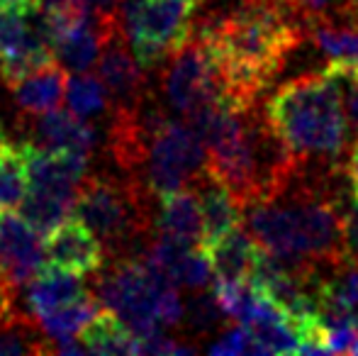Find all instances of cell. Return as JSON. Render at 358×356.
<instances>
[{"instance_id":"cell-1","label":"cell","mask_w":358,"mask_h":356,"mask_svg":"<svg viewBox=\"0 0 358 356\" xmlns=\"http://www.w3.org/2000/svg\"><path fill=\"white\" fill-rule=\"evenodd\" d=\"M271 129L297 166L344 169L349 157V132L339 95L320 73H302L283 83L264 108Z\"/></svg>"},{"instance_id":"cell-2","label":"cell","mask_w":358,"mask_h":356,"mask_svg":"<svg viewBox=\"0 0 358 356\" xmlns=\"http://www.w3.org/2000/svg\"><path fill=\"white\" fill-rule=\"evenodd\" d=\"M200 0H124L122 24L137 62L149 71L166 64L193 34Z\"/></svg>"},{"instance_id":"cell-3","label":"cell","mask_w":358,"mask_h":356,"mask_svg":"<svg viewBox=\"0 0 358 356\" xmlns=\"http://www.w3.org/2000/svg\"><path fill=\"white\" fill-rule=\"evenodd\" d=\"M208 171V149L190 122L166 120L151 137L139 178L156 195L190 188Z\"/></svg>"},{"instance_id":"cell-4","label":"cell","mask_w":358,"mask_h":356,"mask_svg":"<svg viewBox=\"0 0 358 356\" xmlns=\"http://www.w3.org/2000/svg\"><path fill=\"white\" fill-rule=\"evenodd\" d=\"M161 88H164L171 108L178 110L183 118L195 113L208 100L222 95L217 64L203 39L190 34L188 42L166 59Z\"/></svg>"},{"instance_id":"cell-5","label":"cell","mask_w":358,"mask_h":356,"mask_svg":"<svg viewBox=\"0 0 358 356\" xmlns=\"http://www.w3.org/2000/svg\"><path fill=\"white\" fill-rule=\"evenodd\" d=\"M42 234L22 215L0 213V298H15L47 262Z\"/></svg>"},{"instance_id":"cell-6","label":"cell","mask_w":358,"mask_h":356,"mask_svg":"<svg viewBox=\"0 0 358 356\" xmlns=\"http://www.w3.org/2000/svg\"><path fill=\"white\" fill-rule=\"evenodd\" d=\"M98 76L110 95V108H139L151 95L146 69L132 54L124 32L115 34L103 44L98 57Z\"/></svg>"},{"instance_id":"cell-7","label":"cell","mask_w":358,"mask_h":356,"mask_svg":"<svg viewBox=\"0 0 358 356\" xmlns=\"http://www.w3.org/2000/svg\"><path fill=\"white\" fill-rule=\"evenodd\" d=\"M44 252H47L49 264L78 276H95L108 259L98 234L76 218L64 220L57 229L47 234Z\"/></svg>"},{"instance_id":"cell-8","label":"cell","mask_w":358,"mask_h":356,"mask_svg":"<svg viewBox=\"0 0 358 356\" xmlns=\"http://www.w3.org/2000/svg\"><path fill=\"white\" fill-rule=\"evenodd\" d=\"M29 166V188L49 190L59 195H78L83 178L88 176L90 157L76 152H52V149L37 147L32 139L22 142Z\"/></svg>"},{"instance_id":"cell-9","label":"cell","mask_w":358,"mask_h":356,"mask_svg":"<svg viewBox=\"0 0 358 356\" xmlns=\"http://www.w3.org/2000/svg\"><path fill=\"white\" fill-rule=\"evenodd\" d=\"M32 120V142L52 152H76L90 157L98 142L95 127L71 110H49Z\"/></svg>"},{"instance_id":"cell-10","label":"cell","mask_w":358,"mask_h":356,"mask_svg":"<svg viewBox=\"0 0 358 356\" xmlns=\"http://www.w3.org/2000/svg\"><path fill=\"white\" fill-rule=\"evenodd\" d=\"M251 337V354H300V334L280 305L261 295L244 325Z\"/></svg>"},{"instance_id":"cell-11","label":"cell","mask_w":358,"mask_h":356,"mask_svg":"<svg viewBox=\"0 0 358 356\" xmlns=\"http://www.w3.org/2000/svg\"><path fill=\"white\" fill-rule=\"evenodd\" d=\"M66 86L69 69L62 62H52L15 81L10 90L20 110V120L37 118V115L59 108V103L66 98Z\"/></svg>"},{"instance_id":"cell-12","label":"cell","mask_w":358,"mask_h":356,"mask_svg":"<svg viewBox=\"0 0 358 356\" xmlns=\"http://www.w3.org/2000/svg\"><path fill=\"white\" fill-rule=\"evenodd\" d=\"M193 190L198 193L200 210H203V244L200 247H208L234 227H239L241 215H244L241 205L222 180L205 171L193 183Z\"/></svg>"},{"instance_id":"cell-13","label":"cell","mask_w":358,"mask_h":356,"mask_svg":"<svg viewBox=\"0 0 358 356\" xmlns=\"http://www.w3.org/2000/svg\"><path fill=\"white\" fill-rule=\"evenodd\" d=\"M85 295H90V290L78 278V273L59 269L54 264H49V266L44 264L42 271L27 283L24 303H27L29 313L39 320L54 310L64 308V305H71L76 300L85 298Z\"/></svg>"},{"instance_id":"cell-14","label":"cell","mask_w":358,"mask_h":356,"mask_svg":"<svg viewBox=\"0 0 358 356\" xmlns=\"http://www.w3.org/2000/svg\"><path fill=\"white\" fill-rule=\"evenodd\" d=\"M203 249L210 259V266H213V276L217 283H241V280H249L251 271H254L256 254H259L256 239L241 225Z\"/></svg>"},{"instance_id":"cell-15","label":"cell","mask_w":358,"mask_h":356,"mask_svg":"<svg viewBox=\"0 0 358 356\" xmlns=\"http://www.w3.org/2000/svg\"><path fill=\"white\" fill-rule=\"evenodd\" d=\"M156 229L169 232L183 242L203 244V210L193 188L176 190L156 200Z\"/></svg>"},{"instance_id":"cell-16","label":"cell","mask_w":358,"mask_h":356,"mask_svg":"<svg viewBox=\"0 0 358 356\" xmlns=\"http://www.w3.org/2000/svg\"><path fill=\"white\" fill-rule=\"evenodd\" d=\"M88 354H137V337L110 308H100L80 332Z\"/></svg>"},{"instance_id":"cell-17","label":"cell","mask_w":358,"mask_h":356,"mask_svg":"<svg viewBox=\"0 0 358 356\" xmlns=\"http://www.w3.org/2000/svg\"><path fill=\"white\" fill-rule=\"evenodd\" d=\"M73 195H59L49 193V190L29 188L24 200L20 203V215L27 220V225L34 232L47 237L64 220H69V215H73Z\"/></svg>"},{"instance_id":"cell-18","label":"cell","mask_w":358,"mask_h":356,"mask_svg":"<svg viewBox=\"0 0 358 356\" xmlns=\"http://www.w3.org/2000/svg\"><path fill=\"white\" fill-rule=\"evenodd\" d=\"M29 190V166L22 142H8L0 147V213L20 208Z\"/></svg>"},{"instance_id":"cell-19","label":"cell","mask_w":358,"mask_h":356,"mask_svg":"<svg viewBox=\"0 0 358 356\" xmlns=\"http://www.w3.org/2000/svg\"><path fill=\"white\" fill-rule=\"evenodd\" d=\"M100 52H103V37H100L93 20L71 29V32H66L54 44L57 62H62L73 73L88 71L93 64H98Z\"/></svg>"},{"instance_id":"cell-20","label":"cell","mask_w":358,"mask_h":356,"mask_svg":"<svg viewBox=\"0 0 358 356\" xmlns=\"http://www.w3.org/2000/svg\"><path fill=\"white\" fill-rule=\"evenodd\" d=\"M322 76L331 83L339 95L341 113L346 120L349 144L358 139V62H327Z\"/></svg>"},{"instance_id":"cell-21","label":"cell","mask_w":358,"mask_h":356,"mask_svg":"<svg viewBox=\"0 0 358 356\" xmlns=\"http://www.w3.org/2000/svg\"><path fill=\"white\" fill-rule=\"evenodd\" d=\"M100 308H103V305H100L98 298L90 293V295H85V298L76 300L71 305H64V308L44 315V318H39L37 322L42 325L44 334H47L49 339L64 342V339L78 337V334L83 332V327L93 320V315L98 313Z\"/></svg>"},{"instance_id":"cell-22","label":"cell","mask_w":358,"mask_h":356,"mask_svg":"<svg viewBox=\"0 0 358 356\" xmlns=\"http://www.w3.org/2000/svg\"><path fill=\"white\" fill-rule=\"evenodd\" d=\"M110 95L105 83L100 81V76L90 71H80L73 78H69L66 86V108L71 113L80 115V118L90 120L95 115H103L105 110H110Z\"/></svg>"},{"instance_id":"cell-23","label":"cell","mask_w":358,"mask_h":356,"mask_svg":"<svg viewBox=\"0 0 358 356\" xmlns=\"http://www.w3.org/2000/svg\"><path fill=\"white\" fill-rule=\"evenodd\" d=\"M227 313L222 310L220 300H217L215 290L210 293L208 288L195 290L193 300L185 305V318L183 325L195 334V337H208L224 327Z\"/></svg>"},{"instance_id":"cell-24","label":"cell","mask_w":358,"mask_h":356,"mask_svg":"<svg viewBox=\"0 0 358 356\" xmlns=\"http://www.w3.org/2000/svg\"><path fill=\"white\" fill-rule=\"evenodd\" d=\"M42 8L39 10L0 8V64L24 42L27 32L32 29L34 17L42 13Z\"/></svg>"},{"instance_id":"cell-25","label":"cell","mask_w":358,"mask_h":356,"mask_svg":"<svg viewBox=\"0 0 358 356\" xmlns=\"http://www.w3.org/2000/svg\"><path fill=\"white\" fill-rule=\"evenodd\" d=\"M213 266H210V259L208 254H205V249H190L188 257L183 259V264H180L178 273H176V283L183 285V288L188 290H203L210 285V280H213Z\"/></svg>"},{"instance_id":"cell-26","label":"cell","mask_w":358,"mask_h":356,"mask_svg":"<svg viewBox=\"0 0 358 356\" xmlns=\"http://www.w3.org/2000/svg\"><path fill=\"white\" fill-rule=\"evenodd\" d=\"M210 354H227V356H239V354H251V337L246 332L244 325L239 327H229L222 332V337L208 347Z\"/></svg>"},{"instance_id":"cell-27","label":"cell","mask_w":358,"mask_h":356,"mask_svg":"<svg viewBox=\"0 0 358 356\" xmlns=\"http://www.w3.org/2000/svg\"><path fill=\"white\" fill-rule=\"evenodd\" d=\"M341 222H344V249H346V262L358 266V198L351 193L349 203L344 205L341 213Z\"/></svg>"},{"instance_id":"cell-28","label":"cell","mask_w":358,"mask_h":356,"mask_svg":"<svg viewBox=\"0 0 358 356\" xmlns=\"http://www.w3.org/2000/svg\"><path fill=\"white\" fill-rule=\"evenodd\" d=\"M283 3L290 5L305 22H310V20L331 15L341 5V0H283Z\"/></svg>"},{"instance_id":"cell-29","label":"cell","mask_w":358,"mask_h":356,"mask_svg":"<svg viewBox=\"0 0 358 356\" xmlns=\"http://www.w3.org/2000/svg\"><path fill=\"white\" fill-rule=\"evenodd\" d=\"M346 176H349V185L351 193L358 198V139L351 144L349 157H346Z\"/></svg>"},{"instance_id":"cell-30","label":"cell","mask_w":358,"mask_h":356,"mask_svg":"<svg viewBox=\"0 0 358 356\" xmlns=\"http://www.w3.org/2000/svg\"><path fill=\"white\" fill-rule=\"evenodd\" d=\"M5 142V129H3V122H0V147H3Z\"/></svg>"},{"instance_id":"cell-31","label":"cell","mask_w":358,"mask_h":356,"mask_svg":"<svg viewBox=\"0 0 358 356\" xmlns=\"http://www.w3.org/2000/svg\"><path fill=\"white\" fill-rule=\"evenodd\" d=\"M44 3H57V0H44Z\"/></svg>"}]
</instances>
